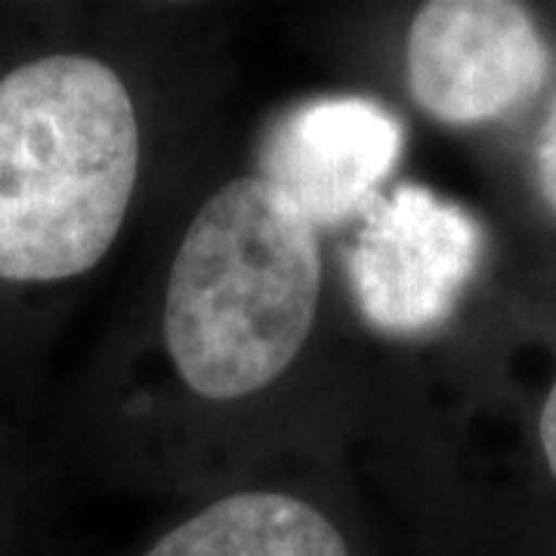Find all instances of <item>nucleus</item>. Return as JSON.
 I'll list each match as a JSON object with an SVG mask.
<instances>
[{"instance_id":"1","label":"nucleus","mask_w":556,"mask_h":556,"mask_svg":"<svg viewBox=\"0 0 556 556\" xmlns=\"http://www.w3.org/2000/svg\"><path fill=\"white\" fill-rule=\"evenodd\" d=\"M139 118L100 56L47 53L0 78V281L50 285L93 269L139 179Z\"/></svg>"},{"instance_id":"3","label":"nucleus","mask_w":556,"mask_h":556,"mask_svg":"<svg viewBox=\"0 0 556 556\" xmlns=\"http://www.w3.org/2000/svg\"><path fill=\"white\" fill-rule=\"evenodd\" d=\"M482 251L485 236L470 211L427 186H396L362 214L350 254L358 313L390 338L427 334L455 313Z\"/></svg>"},{"instance_id":"5","label":"nucleus","mask_w":556,"mask_h":556,"mask_svg":"<svg viewBox=\"0 0 556 556\" xmlns=\"http://www.w3.org/2000/svg\"><path fill=\"white\" fill-rule=\"evenodd\" d=\"M405 149L399 118L362 97H328L278 121L260 177L294 201L316 229L362 217L383 195Z\"/></svg>"},{"instance_id":"7","label":"nucleus","mask_w":556,"mask_h":556,"mask_svg":"<svg viewBox=\"0 0 556 556\" xmlns=\"http://www.w3.org/2000/svg\"><path fill=\"white\" fill-rule=\"evenodd\" d=\"M535 174L541 195L556 211V97L547 109V115H544L541 134H538Z\"/></svg>"},{"instance_id":"4","label":"nucleus","mask_w":556,"mask_h":556,"mask_svg":"<svg viewBox=\"0 0 556 556\" xmlns=\"http://www.w3.org/2000/svg\"><path fill=\"white\" fill-rule=\"evenodd\" d=\"M547 72L551 50L522 3L433 0L408 25V90L439 124L504 118L535 97Z\"/></svg>"},{"instance_id":"6","label":"nucleus","mask_w":556,"mask_h":556,"mask_svg":"<svg viewBox=\"0 0 556 556\" xmlns=\"http://www.w3.org/2000/svg\"><path fill=\"white\" fill-rule=\"evenodd\" d=\"M142 556H353L316 504L288 492H232L161 535Z\"/></svg>"},{"instance_id":"2","label":"nucleus","mask_w":556,"mask_h":556,"mask_svg":"<svg viewBox=\"0 0 556 556\" xmlns=\"http://www.w3.org/2000/svg\"><path fill=\"white\" fill-rule=\"evenodd\" d=\"M318 300V229L269 179L244 174L223 182L179 239L164 288V350L195 396L236 402L291 368Z\"/></svg>"},{"instance_id":"8","label":"nucleus","mask_w":556,"mask_h":556,"mask_svg":"<svg viewBox=\"0 0 556 556\" xmlns=\"http://www.w3.org/2000/svg\"><path fill=\"white\" fill-rule=\"evenodd\" d=\"M538 439H541V448H544V460L551 467V473L556 479V378L551 393L544 399V408L538 417Z\"/></svg>"}]
</instances>
